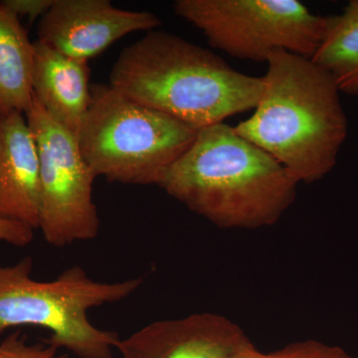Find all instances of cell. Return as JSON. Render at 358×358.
Masks as SVG:
<instances>
[{
    "label": "cell",
    "instance_id": "obj_4",
    "mask_svg": "<svg viewBox=\"0 0 358 358\" xmlns=\"http://www.w3.org/2000/svg\"><path fill=\"white\" fill-rule=\"evenodd\" d=\"M33 260L0 264V338L9 329L38 327L49 331L46 343L79 358H113L120 336L92 324L89 310L119 303L136 293L143 278L121 282L96 281L80 266L56 279L37 281Z\"/></svg>",
    "mask_w": 358,
    "mask_h": 358
},
{
    "label": "cell",
    "instance_id": "obj_16",
    "mask_svg": "<svg viewBox=\"0 0 358 358\" xmlns=\"http://www.w3.org/2000/svg\"><path fill=\"white\" fill-rule=\"evenodd\" d=\"M56 0H4L1 3L14 15L26 16L29 20H41L50 10Z\"/></svg>",
    "mask_w": 358,
    "mask_h": 358
},
{
    "label": "cell",
    "instance_id": "obj_17",
    "mask_svg": "<svg viewBox=\"0 0 358 358\" xmlns=\"http://www.w3.org/2000/svg\"><path fill=\"white\" fill-rule=\"evenodd\" d=\"M34 230L23 224L0 218V241L13 246L24 247L31 243Z\"/></svg>",
    "mask_w": 358,
    "mask_h": 358
},
{
    "label": "cell",
    "instance_id": "obj_1",
    "mask_svg": "<svg viewBox=\"0 0 358 358\" xmlns=\"http://www.w3.org/2000/svg\"><path fill=\"white\" fill-rule=\"evenodd\" d=\"M298 185L274 157L219 122L197 131L159 186L219 228L254 230L281 219Z\"/></svg>",
    "mask_w": 358,
    "mask_h": 358
},
{
    "label": "cell",
    "instance_id": "obj_13",
    "mask_svg": "<svg viewBox=\"0 0 358 358\" xmlns=\"http://www.w3.org/2000/svg\"><path fill=\"white\" fill-rule=\"evenodd\" d=\"M312 60L333 76L343 93L358 96V0L327 16L326 31Z\"/></svg>",
    "mask_w": 358,
    "mask_h": 358
},
{
    "label": "cell",
    "instance_id": "obj_15",
    "mask_svg": "<svg viewBox=\"0 0 358 358\" xmlns=\"http://www.w3.org/2000/svg\"><path fill=\"white\" fill-rule=\"evenodd\" d=\"M313 341L315 339L298 341L272 352H261L253 343L235 358H305L312 348Z\"/></svg>",
    "mask_w": 358,
    "mask_h": 358
},
{
    "label": "cell",
    "instance_id": "obj_6",
    "mask_svg": "<svg viewBox=\"0 0 358 358\" xmlns=\"http://www.w3.org/2000/svg\"><path fill=\"white\" fill-rule=\"evenodd\" d=\"M173 9L213 48L254 62L277 50L312 59L327 24L298 0H178Z\"/></svg>",
    "mask_w": 358,
    "mask_h": 358
},
{
    "label": "cell",
    "instance_id": "obj_11",
    "mask_svg": "<svg viewBox=\"0 0 358 358\" xmlns=\"http://www.w3.org/2000/svg\"><path fill=\"white\" fill-rule=\"evenodd\" d=\"M34 48V99L76 136L92 101L88 61L66 56L38 40Z\"/></svg>",
    "mask_w": 358,
    "mask_h": 358
},
{
    "label": "cell",
    "instance_id": "obj_14",
    "mask_svg": "<svg viewBox=\"0 0 358 358\" xmlns=\"http://www.w3.org/2000/svg\"><path fill=\"white\" fill-rule=\"evenodd\" d=\"M0 358H68L60 350L44 341L30 343L20 331L9 334L0 341Z\"/></svg>",
    "mask_w": 358,
    "mask_h": 358
},
{
    "label": "cell",
    "instance_id": "obj_12",
    "mask_svg": "<svg viewBox=\"0 0 358 358\" xmlns=\"http://www.w3.org/2000/svg\"><path fill=\"white\" fill-rule=\"evenodd\" d=\"M34 55L20 18L0 2V120L31 107Z\"/></svg>",
    "mask_w": 358,
    "mask_h": 358
},
{
    "label": "cell",
    "instance_id": "obj_10",
    "mask_svg": "<svg viewBox=\"0 0 358 358\" xmlns=\"http://www.w3.org/2000/svg\"><path fill=\"white\" fill-rule=\"evenodd\" d=\"M40 162L24 114L0 120V218L39 229Z\"/></svg>",
    "mask_w": 358,
    "mask_h": 358
},
{
    "label": "cell",
    "instance_id": "obj_3",
    "mask_svg": "<svg viewBox=\"0 0 358 358\" xmlns=\"http://www.w3.org/2000/svg\"><path fill=\"white\" fill-rule=\"evenodd\" d=\"M266 63L255 112L234 128L288 169L299 183L322 180L336 166L348 136L341 90L312 59L277 50Z\"/></svg>",
    "mask_w": 358,
    "mask_h": 358
},
{
    "label": "cell",
    "instance_id": "obj_2",
    "mask_svg": "<svg viewBox=\"0 0 358 358\" xmlns=\"http://www.w3.org/2000/svg\"><path fill=\"white\" fill-rule=\"evenodd\" d=\"M109 85L196 131L255 109L264 90L262 77L238 72L213 52L164 30L124 48Z\"/></svg>",
    "mask_w": 358,
    "mask_h": 358
},
{
    "label": "cell",
    "instance_id": "obj_7",
    "mask_svg": "<svg viewBox=\"0 0 358 358\" xmlns=\"http://www.w3.org/2000/svg\"><path fill=\"white\" fill-rule=\"evenodd\" d=\"M36 141L40 162L39 229L54 247L95 239L100 218L93 199L96 178L78 147L36 100L25 114Z\"/></svg>",
    "mask_w": 358,
    "mask_h": 358
},
{
    "label": "cell",
    "instance_id": "obj_5",
    "mask_svg": "<svg viewBox=\"0 0 358 358\" xmlns=\"http://www.w3.org/2000/svg\"><path fill=\"white\" fill-rule=\"evenodd\" d=\"M91 91L75 136L90 169L110 182L159 185L199 131L134 102L109 84L94 85Z\"/></svg>",
    "mask_w": 358,
    "mask_h": 358
},
{
    "label": "cell",
    "instance_id": "obj_18",
    "mask_svg": "<svg viewBox=\"0 0 358 358\" xmlns=\"http://www.w3.org/2000/svg\"><path fill=\"white\" fill-rule=\"evenodd\" d=\"M305 358H357L352 357L343 348L313 341L312 348Z\"/></svg>",
    "mask_w": 358,
    "mask_h": 358
},
{
    "label": "cell",
    "instance_id": "obj_8",
    "mask_svg": "<svg viewBox=\"0 0 358 358\" xmlns=\"http://www.w3.org/2000/svg\"><path fill=\"white\" fill-rule=\"evenodd\" d=\"M160 25L155 13L117 8L109 0H56L39 20L37 40L66 56L89 61L122 37Z\"/></svg>",
    "mask_w": 358,
    "mask_h": 358
},
{
    "label": "cell",
    "instance_id": "obj_9",
    "mask_svg": "<svg viewBox=\"0 0 358 358\" xmlns=\"http://www.w3.org/2000/svg\"><path fill=\"white\" fill-rule=\"evenodd\" d=\"M253 345L239 324L213 313L150 322L117 348L122 358H235Z\"/></svg>",
    "mask_w": 358,
    "mask_h": 358
}]
</instances>
